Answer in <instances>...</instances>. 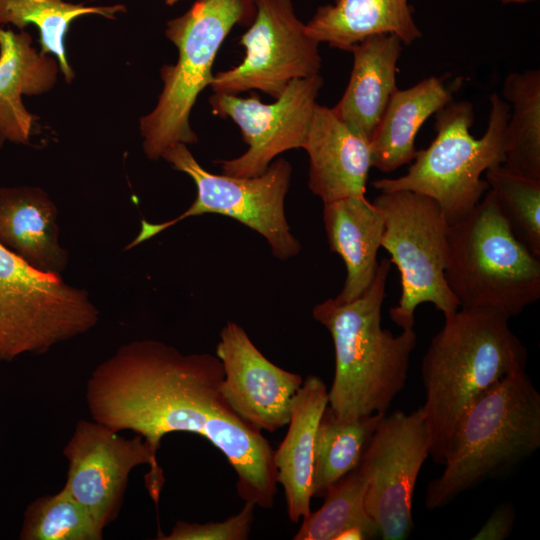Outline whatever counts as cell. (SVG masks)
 <instances>
[{
  "mask_svg": "<svg viewBox=\"0 0 540 540\" xmlns=\"http://www.w3.org/2000/svg\"><path fill=\"white\" fill-rule=\"evenodd\" d=\"M223 378L216 355L184 354L160 341L138 340L93 370L86 401L94 421L116 432H135L155 454L169 433L206 438L234 469L238 496L270 508L278 484L274 449L227 402Z\"/></svg>",
  "mask_w": 540,
  "mask_h": 540,
  "instance_id": "obj_1",
  "label": "cell"
},
{
  "mask_svg": "<svg viewBox=\"0 0 540 540\" xmlns=\"http://www.w3.org/2000/svg\"><path fill=\"white\" fill-rule=\"evenodd\" d=\"M444 318L421 363L429 456L440 465L467 410L527 362L525 346L510 329V318L502 313L490 308H459Z\"/></svg>",
  "mask_w": 540,
  "mask_h": 540,
  "instance_id": "obj_2",
  "label": "cell"
},
{
  "mask_svg": "<svg viewBox=\"0 0 540 540\" xmlns=\"http://www.w3.org/2000/svg\"><path fill=\"white\" fill-rule=\"evenodd\" d=\"M391 265L389 258H383L359 297L348 302L328 298L312 310L333 340L335 372L328 406L342 419L386 414L406 385L417 334L407 328L394 335L381 326Z\"/></svg>",
  "mask_w": 540,
  "mask_h": 540,
  "instance_id": "obj_3",
  "label": "cell"
},
{
  "mask_svg": "<svg viewBox=\"0 0 540 540\" xmlns=\"http://www.w3.org/2000/svg\"><path fill=\"white\" fill-rule=\"evenodd\" d=\"M540 447V394L525 368L488 389L464 414L441 475L425 494L429 510L450 504L485 480L504 475Z\"/></svg>",
  "mask_w": 540,
  "mask_h": 540,
  "instance_id": "obj_4",
  "label": "cell"
},
{
  "mask_svg": "<svg viewBox=\"0 0 540 540\" xmlns=\"http://www.w3.org/2000/svg\"><path fill=\"white\" fill-rule=\"evenodd\" d=\"M509 105L498 94L490 96V113L483 136L474 138L470 128L474 108L467 100L446 104L435 113L436 136L417 150L407 173L381 178L372 185L380 192L408 190L434 199L449 225L467 216L489 186L481 175L504 162V132Z\"/></svg>",
  "mask_w": 540,
  "mask_h": 540,
  "instance_id": "obj_5",
  "label": "cell"
},
{
  "mask_svg": "<svg viewBox=\"0 0 540 540\" xmlns=\"http://www.w3.org/2000/svg\"><path fill=\"white\" fill-rule=\"evenodd\" d=\"M445 279L460 308L511 318L539 300V257L515 236L490 189L450 225Z\"/></svg>",
  "mask_w": 540,
  "mask_h": 540,
  "instance_id": "obj_6",
  "label": "cell"
},
{
  "mask_svg": "<svg viewBox=\"0 0 540 540\" xmlns=\"http://www.w3.org/2000/svg\"><path fill=\"white\" fill-rule=\"evenodd\" d=\"M255 14V0H196L186 13L167 23L165 34L178 48V60L162 67L158 103L140 119L149 159L161 158L176 143L198 141L189 122L193 105L212 82V66L228 33L237 24L252 23Z\"/></svg>",
  "mask_w": 540,
  "mask_h": 540,
  "instance_id": "obj_7",
  "label": "cell"
},
{
  "mask_svg": "<svg viewBox=\"0 0 540 540\" xmlns=\"http://www.w3.org/2000/svg\"><path fill=\"white\" fill-rule=\"evenodd\" d=\"M372 203L384 221L381 247L400 273L401 295L389 310L391 320L401 329L413 328L423 303L444 316L457 311L459 302L445 279L450 225L438 203L408 190L381 192Z\"/></svg>",
  "mask_w": 540,
  "mask_h": 540,
  "instance_id": "obj_8",
  "label": "cell"
},
{
  "mask_svg": "<svg viewBox=\"0 0 540 540\" xmlns=\"http://www.w3.org/2000/svg\"><path fill=\"white\" fill-rule=\"evenodd\" d=\"M161 158L175 170L191 177L197 189L196 198L187 210L172 220L160 223L142 220L138 235L125 250L151 239L185 218L218 214L233 218L258 232L266 239L272 255L279 260L299 254L301 244L292 234L285 214V198L292 173L287 160L272 161L260 175L236 177L205 170L184 143L170 146Z\"/></svg>",
  "mask_w": 540,
  "mask_h": 540,
  "instance_id": "obj_9",
  "label": "cell"
},
{
  "mask_svg": "<svg viewBox=\"0 0 540 540\" xmlns=\"http://www.w3.org/2000/svg\"><path fill=\"white\" fill-rule=\"evenodd\" d=\"M99 314L85 290L31 267L0 243V361L82 335Z\"/></svg>",
  "mask_w": 540,
  "mask_h": 540,
  "instance_id": "obj_10",
  "label": "cell"
},
{
  "mask_svg": "<svg viewBox=\"0 0 540 540\" xmlns=\"http://www.w3.org/2000/svg\"><path fill=\"white\" fill-rule=\"evenodd\" d=\"M68 464L64 489L105 529L123 503L131 471L149 465L146 489L157 505L165 483L157 454L140 435L125 438L94 420H80L63 449Z\"/></svg>",
  "mask_w": 540,
  "mask_h": 540,
  "instance_id": "obj_11",
  "label": "cell"
},
{
  "mask_svg": "<svg viewBox=\"0 0 540 540\" xmlns=\"http://www.w3.org/2000/svg\"><path fill=\"white\" fill-rule=\"evenodd\" d=\"M429 442L422 407L397 410L381 419L362 455L365 508L384 540H403L411 533L413 494Z\"/></svg>",
  "mask_w": 540,
  "mask_h": 540,
  "instance_id": "obj_12",
  "label": "cell"
},
{
  "mask_svg": "<svg viewBox=\"0 0 540 540\" xmlns=\"http://www.w3.org/2000/svg\"><path fill=\"white\" fill-rule=\"evenodd\" d=\"M256 14L239 44L241 63L213 75L214 93L259 90L278 98L296 79L319 74V42L308 35L291 0H255Z\"/></svg>",
  "mask_w": 540,
  "mask_h": 540,
  "instance_id": "obj_13",
  "label": "cell"
},
{
  "mask_svg": "<svg viewBox=\"0 0 540 540\" xmlns=\"http://www.w3.org/2000/svg\"><path fill=\"white\" fill-rule=\"evenodd\" d=\"M322 86L320 74L293 80L271 104L256 96L214 93L210 97L213 112L231 118L248 145L241 156L220 161L223 174L257 176L281 153L303 148Z\"/></svg>",
  "mask_w": 540,
  "mask_h": 540,
  "instance_id": "obj_14",
  "label": "cell"
},
{
  "mask_svg": "<svg viewBox=\"0 0 540 540\" xmlns=\"http://www.w3.org/2000/svg\"><path fill=\"white\" fill-rule=\"evenodd\" d=\"M216 356L224 369L222 394L244 421L260 432L288 425L301 375L272 363L233 321L220 332Z\"/></svg>",
  "mask_w": 540,
  "mask_h": 540,
  "instance_id": "obj_15",
  "label": "cell"
},
{
  "mask_svg": "<svg viewBox=\"0 0 540 540\" xmlns=\"http://www.w3.org/2000/svg\"><path fill=\"white\" fill-rule=\"evenodd\" d=\"M303 149L309 157L308 187L323 203L363 197L371 165L369 141L316 105Z\"/></svg>",
  "mask_w": 540,
  "mask_h": 540,
  "instance_id": "obj_16",
  "label": "cell"
},
{
  "mask_svg": "<svg viewBox=\"0 0 540 540\" xmlns=\"http://www.w3.org/2000/svg\"><path fill=\"white\" fill-rule=\"evenodd\" d=\"M327 406L325 383L318 376H307L293 398L286 436L274 450L277 483L283 487L287 514L294 523L311 512L315 436Z\"/></svg>",
  "mask_w": 540,
  "mask_h": 540,
  "instance_id": "obj_17",
  "label": "cell"
},
{
  "mask_svg": "<svg viewBox=\"0 0 540 540\" xmlns=\"http://www.w3.org/2000/svg\"><path fill=\"white\" fill-rule=\"evenodd\" d=\"M58 211L37 187H0V243L31 267L60 274L68 252L59 243Z\"/></svg>",
  "mask_w": 540,
  "mask_h": 540,
  "instance_id": "obj_18",
  "label": "cell"
},
{
  "mask_svg": "<svg viewBox=\"0 0 540 540\" xmlns=\"http://www.w3.org/2000/svg\"><path fill=\"white\" fill-rule=\"evenodd\" d=\"M403 43L394 34H376L351 47L353 67L347 88L332 108L338 118L370 141L396 86Z\"/></svg>",
  "mask_w": 540,
  "mask_h": 540,
  "instance_id": "obj_19",
  "label": "cell"
},
{
  "mask_svg": "<svg viewBox=\"0 0 540 540\" xmlns=\"http://www.w3.org/2000/svg\"><path fill=\"white\" fill-rule=\"evenodd\" d=\"M57 62L32 47L26 32L0 28V147L5 141L26 144L35 120L22 95L50 90L57 78Z\"/></svg>",
  "mask_w": 540,
  "mask_h": 540,
  "instance_id": "obj_20",
  "label": "cell"
},
{
  "mask_svg": "<svg viewBox=\"0 0 540 540\" xmlns=\"http://www.w3.org/2000/svg\"><path fill=\"white\" fill-rule=\"evenodd\" d=\"M323 204L329 247L343 259L347 272L343 288L335 299L348 302L362 295L375 276L384 233L383 217L365 196Z\"/></svg>",
  "mask_w": 540,
  "mask_h": 540,
  "instance_id": "obj_21",
  "label": "cell"
},
{
  "mask_svg": "<svg viewBox=\"0 0 540 540\" xmlns=\"http://www.w3.org/2000/svg\"><path fill=\"white\" fill-rule=\"evenodd\" d=\"M452 100V89L437 76L397 89L369 141L372 167L388 173L410 164L417 153L415 140L420 127Z\"/></svg>",
  "mask_w": 540,
  "mask_h": 540,
  "instance_id": "obj_22",
  "label": "cell"
},
{
  "mask_svg": "<svg viewBox=\"0 0 540 540\" xmlns=\"http://www.w3.org/2000/svg\"><path fill=\"white\" fill-rule=\"evenodd\" d=\"M305 29L319 43L344 51L376 34H394L405 45L422 37L409 0H334L320 6Z\"/></svg>",
  "mask_w": 540,
  "mask_h": 540,
  "instance_id": "obj_23",
  "label": "cell"
},
{
  "mask_svg": "<svg viewBox=\"0 0 540 540\" xmlns=\"http://www.w3.org/2000/svg\"><path fill=\"white\" fill-rule=\"evenodd\" d=\"M502 95L510 108L502 165L540 179V70L510 73L504 79Z\"/></svg>",
  "mask_w": 540,
  "mask_h": 540,
  "instance_id": "obj_24",
  "label": "cell"
},
{
  "mask_svg": "<svg viewBox=\"0 0 540 540\" xmlns=\"http://www.w3.org/2000/svg\"><path fill=\"white\" fill-rule=\"evenodd\" d=\"M385 413L342 419L326 407L314 445L312 497H324L328 488L355 469Z\"/></svg>",
  "mask_w": 540,
  "mask_h": 540,
  "instance_id": "obj_25",
  "label": "cell"
},
{
  "mask_svg": "<svg viewBox=\"0 0 540 540\" xmlns=\"http://www.w3.org/2000/svg\"><path fill=\"white\" fill-rule=\"evenodd\" d=\"M124 10L123 5L94 7L63 0H0V24H12L19 29L35 24L40 31L41 53L54 54L65 79L70 81L74 74L64 47V38L70 23L87 14L115 19V13Z\"/></svg>",
  "mask_w": 540,
  "mask_h": 540,
  "instance_id": "obj_26",
  "label": "cell"
},
{
  "mask_svg": "<svg viewBox=\"0 0 540 540\" xmlns=\"http://www.w3.org/2000/svg\"><path fill=\"white\" fill-rule=\"evenodd\" d=\"M367 478L358 465L333 483L323 505L302 520L294 540H335L344 530L359 528L367 539L379 537V531L365 508Z\"/></svg>",
  "mask_w": 540,
  "mask_h": 540,
  "instance_id": "obj_27",
  "label": "cell"
},
{
  "mask_svg": "<svg viewBox=\"0 0 540 540\" xmlns=\"http://www.w3.org/2000/svg\"><path fill=\"white\" fill-rule=\"evenodd\" d=\"M103 530L88 511L62 488L40 496L24 513L21 540H101Z\"/></svg>",
  "mask_w": 540,
  "mask_h": 540,
  "instance_id": "obj_28",
  "label": "cell"
},
{
  "mask_svg": "<svg viewBox=\"0 0 540 540\" xmlns=\"http://www.w3.org/2000/svg\"><path fill=\"white\" fill-rule=\"evenodd\" d=\"M485 180L515 236L540 256V179L515 173L502 164L490 167Z\"/></svg>",
  "mask_w": 540,
  "mask_h": 540,
  "instance_id": "obj_29",
  "label": "cell"
},
{
  "mask_svg": "<svg viewBox=\"0 0 540 540\" xmlns=\"http://www.w3.org/2000/svg\"><path fill=\"white\" fill-rule=\"evenodd\" d=\"M256 505L245 502L239 513L221 522L204 524L177 521L167 535L160 530V540H245L248 538L254 520Z\"/></svg>",
  "mask_w": 540,
  "mask_h": 540,
  "instance_id": "obj_30",
  "label": "cell"
},
{
  "mask_svg": "<svg viewBox=\"0 0 540 540\" xmlns=\"http://www.w3.org/2000/svg\"><path fill=\"white\" fill-rule=\"evenodd\" d=\"M515 510L511 503H501L491 513L484 525L472 537L473 540H504L510 536Z\"/></svg>",
  "mask_w": 540,
  "mask_h": 540,
  "instance_id": "obj_31",
  "label": "cell"
},
{
  "mask_svg": "<svg viewBox=\"0 0 540 540\" xmlns=\"http://www.w3.org/2000/svg\"><path fill=\"white\" fill-rule=\"evenodd\" d=\"M367 539L364 532L359 528H349L342 531L335 540H363Z\"/></svg>",
  "mask_w": 540,
  "mask_h": 540,
  "instance_id": "obj_32",
  "label": "cell"
},
{
  "mask_svg": "<svg viewBox=\"0 0 540 540\" xmlns=\"http://www.w3.org/2000/svg\"><path fill=\"white\" fill-rule=\"evenodd\" d=\"M500 1L504 4H510V3H526V2L534 1V0H500Z\"/></svg>",
  "mask_w": 540,
  "mask_h": 540,
  "instance_id": "obj_33",
  "label": "cell"
},
{
  "mask_svg": "<svg viewBox=\"0 0 540 540\" xmlns=\"http://www.w3.org/2000/svg\"><path fill=\"white\" fill-rule=\"evenodd\" d=\"M178 0H165L166 4L168 5H173L177 2Z\"/></svg>",
  "mask_w": 540,
  "mask_h": 540,
  "instance_id": "obj_34",
  "label": "cell"
}]
</instances>
